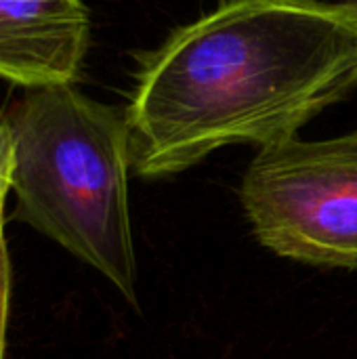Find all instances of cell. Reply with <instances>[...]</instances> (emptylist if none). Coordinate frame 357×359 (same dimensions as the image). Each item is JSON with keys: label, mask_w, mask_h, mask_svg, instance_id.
<instances>
[{"label": "cell", "mask_w": 357, "mask_h": 359, "mask_svg": "<svg viewBox=\"0 0 357 359\" xmlns=\"http://www.w3.org/2000/svg\"><path fill=\"white\" fill-rule=\"evenodd\" d=\"M347 2H351L353 6H357V0H347Z\"/></svg>", "instance_id": "obj_8"}, {"label": "cell", "mask_w": 357, "mask_h": 359, "mask_svg": "<svg viewBox=\"0 0 357 359\" xmlns=\"http://www.w3.org/2000/svg\"><path fill=\"white\" fill-rule=\"evenodd\" d=\"M13 168H15V141L13 130L4 114H0V202L13 187Z\"/></svg>", "instance_id": "obj_6"}, {"label": "cell", "mask_w": 357, "mask_h": 359, "mask_svg": "<svg viewBox=\"0 0 357 359\" xmlns=\"http://www.w3.org/2000/svg\"><path fill=\"white\" fill-rule=\"evenodd\" d=\"M356 88L351 2L223 0L139 57L130 170L166 179L227 145H282Z\"/></svg>", "instance_id": "obj_1"}, {"label": "cell", "mask_w": 357, "mask_h": 359, "mask_svg": "<svg viewBox=\"0 0 357 359\" xmlns=\"http://www.w3.org/2000/svg\"><path fill=\"white\" fill-rule=\"evenodd\" d=\"M4 225H6V219H4V202H0V255H2L4 248H8L6 238H4Z\"/></svg>", "instance_id": "obj_7"}, {"label": "cell", "mask_w": 357, "mask_h": 359, "mask_svg": "<svg viewBox=\"0 0 357 359\" xmlns=\"http://www.w3.org/2000/svg\"><path fill=\"white\" fill-rule=\"evenodd\" d=\"M88 36L82 0H0V78L25 90L74 84Z\"/></svg>", "instance_id": "obj_4"}, {"label": "cell", "mask_w": 357, "mask_h": 359, "mask_svg": "<svg viewBox=\"0 0 357 359\" xmlns=\"http://www.w3.org/2000/svg\"><path fill=\"white\" fill-rule=\"evenodd\" d=\"M4 116L15 141V217L139 309L126 114L55 84L25 90Z\"/></svg>", "instance_id": "obj_2"}, {"label": "cell", "mask_w": 357, "mask_h": 359, "mask_svg": "<svg viewBox=\"0 0 357 359\" xmlns=\"http://www.w3.org/2000/svg\"><path fill=\"white\" fill-rule=\"evenodd\" d=\"M240 202L255 238L274 255L357 271V130L259 149Z\"/></svg>", "instance_id": "obj_3"}, {"label": "cell", "mask_w": 357, "mask_h": 359, "mask_svg": "<svg viewBox=\"0 0 357 359\" xmlns=\"http://www.w3.org/2000/svg\"><path fill=\"white\" fill-rule=\"evenodd\" d=\"M11 294H13V263H11L8 248H4L0 255V359H4V353H6Z\"/></svg>", "instance_id": "obj_5"}]
</instances>
